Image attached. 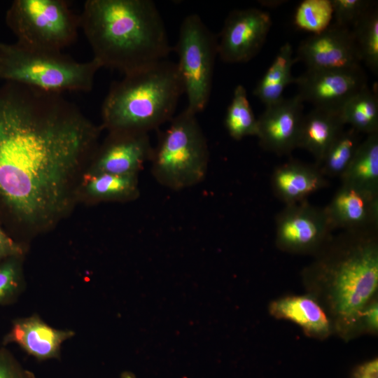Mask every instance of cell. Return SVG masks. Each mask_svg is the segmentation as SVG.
I'll return each mask as SVG.
<instances>
[{"instance_id":"1","label":"cell","mask_w":378,"mask_h":378,"mask_svg":"<svg viewBox=\"0 0 378 378\" xmlns=\"http://www.w3.org/2000/svg\"><path fill=\"white\" fill-rule=\"evenodd\" d=\"M103 129L61 94L0 85V226L15 241L64 212Z\"/></svg>"},{"instance_id":"2","label":"cell","mask_w":378,"mask_h":378,"mask_svg":"<svg viewBox=\"0 0 378 378\" xmlns=\"http://www.w3.org/2000/svg\"><path fill=\"white\" fill-rule=\"evenodd\" d=\"M79 18L102 67L127 75L165 59L172 51L153 1L88 0Z\"/></svg>"},{"instance_id":"3","label":"cell","mask_w":378,"mask_h":378,"mask_svg":"<svg viewBox=\"0 0 378 378\" xmlns=\"http://www.w3.org/2000/svg\"><path fill=\"white\" fill-rule=\"evenodd\" d=\"M184 93L176 63L167 59L111 83L102 106L103 128L148 133L169 122Z\"/></svg>"},{"instance_id":"4","label":"cell","mask_w":378,"mask_h":378,"mask_svg":"<svg viewBox=\"0 0 378 378\" xmlns=\"http://www.w3.org/2000/svg\"><path fill=\"white\" fill-rule=\"evenodd\" d=\"M316 266L331 281L336 312L354 322L378 285L377 230L343 231Z\"/></svg>"},{"instance_id":"5","label":"cell","mask_w":378,"mask_h":378,"mask_svg":"<svg viewBox=\"0 0 378 378\" xmlns=\"http://www.w3.org/2000/svg\"><path fill=\"white\" fill-rule=\"evenodd\" d=\"M100 64L79 62L59 52L36 51L0 42V80L41 91L90 92Z\"/></svg>"},{"instance_id":"6","label":"cell","mask_w":378,"mask_h":378,"mask_svg":"<svg viewBox=\"0 0 378 378\" xmlns=\"http://www.w3.org/2000/svg\"><path fill=\"white\" fill-rule=\"evenodd\" d=\"M195 113L188 108L169 121L158 134L150 159L156 181L179 191L202 183L207 173L209 151Z\"/></svg>"},{"instance_id":"7","label":"cell","mask_w":378,"mask_h":378,"mask_svg":"<svg viewBox=\"0 0 378 378\" xmlns=\"http://www.w3.org/2000/svg\"><path fill=\"white\" fill-rule=\"evenodd\" d=\"M6 22L17 44L43 52H62L76 41L80 28L79 15L64 0H15Z\"/></svg>"},{"instance_id":"8","label":"cell","mask_w":378,"mask_h":378,"mask_svg":"<svg viewBox=\"0 0 378 378\" xmlns=\"http://www.w3.org/2000/svg\"><path fill=\"white\" fill-rule=\"evenodd\" d=\"M218 38L196 13L182 21L177 41L172 48L188 100V108L197 114L203 111L209 101Z\"/></svg>"},{"instance_id":"9","label":"cell","mask_w":378,"mask_h":378,"mask_svg":"<svg viewBox=\"0 0 378 378\" xmlns=\"http://www.w3.org/2000/svg\"><path fill=\"white\" fill-rule=\"evenodd\" d=\"M272 26L270 13L255 8L232 10L218 38L217 52L226 63H245L262 49Z\"/></svg>"},{"instance_id":"10","label":"cell","mask_w":378,"mask_h":378,"mask_svg":"<svg viewBox=\"0 0 378 378\" xmlns=\"http://www.w3.org/2000/svg\"><path fill=\"white\" fill-rule=\"evenodd\" d=\"M277 245L291 251L315 249L331 239L333 230L324 207L307 200L286 205L275 217Z\"/></svg>"},{"instance_id":"11","label":"cell","mask_w":378,"mask_h":378,"mask_svg":"<svg viewBox=\"0 0 378 378\" xmlns=\"http://www.w3.org/2000/svg\"><path fill=\"white\" fill-rule=\"evenodd\" d=\"M298 94L314 108L340 111L346 101L367 86L362 68L354 70L307 69L295 78Z\"/></svg>"},{"instance_id":"12","label":"cell","mask_w":378,"mask_h":378,"mask_svg":"<svg viewBox=\"0 0 378 378\" xmlns=\"http://www.w3.org/2000/svg\"><path fill=\"white\" fill-rule=\"evenodd\" d=\"M296 59L302 62L307 69H361V61L351 29L336 24L303 40L298 46Z\"/></svg>"},{"instance_id":"13","label":"cell","mask_w":378,"mask_h":378,"mask_svg":"<svg viewBox=\"0 0 378 378\" xmlns=\"http://www.w3.org/2000/svg\"><path fill=\"white\" fill-rule=\"evenodd\" d=\"M153 150L148 133L111 131L98 146L91 171L118 175H139Z\"/></svg>"},{"instance_id":"14","label":"cell","mask_w":378,"mask_h":378,"mask_svg":"<svg viewBox=\"0 0 378 378\" xmlns=\"http://www.w3.org/2000/svg\"><path fill=\"white\" fill-rule=\"evenodd\" d=\"M304 102L298 94L283 97L265 106L257 119L256 136L260 147L278 155L290 154L298 148L304 117Z\"/></svg>"},{"instance_id":"15","label":"cell","mask_w":378,"mask_h":378,"mask_svg":"<svg viewBox=\"0 0 378 378\" xmlns=\"http://www.w3.org/2000/svg\"><path fill=\"white\" fill-rule=\"evenodd\" d=\"M324 209L333 230L378 229V193L341 183Z\"/></svg>"},{"instance_id":"16","label":"cell","mask_w":378,"mask_h":378,"mask_svg":"<svg viewBox=\"0 0 378 378\" xmlns=\"http://www.w3.org/2000/svg\"><path fill=\"white\" fill-rule=\"evenodd\" d=\"M74 335V331L55 328L38 315L33 314L14 319L2 344H15L28 355L42 361L59 359L62 344Z\"/></svg>"},{"instance_id":"17","label":"cell","mask_w":378,"mask_h":378,"mask_svg":"<svg viewBox=\"0 0 378 378\" xmlns=\"http://www.w3.org/2000/svg\"><path fill=\"white\" fill-rule=\"evenodd\" d=\"M274 196L286 205L307 200L328 186V181L315 164L290 160L277 166L271 176Z\"/></svg>"},{"instance_id":"18","label":"cell","mask_w":378,"mask_h":378,"mask_svg":"<svg viewBox=\"0 0 378 378\" xmlns=\"http://www.w3.org/2000/svg\"><path fill=\"white\" fill-rule=\"evenodd\" d=\"M340 111L314 108L304 115L298 148L309 152L318 167L326 150L344 128Z\"/></svg>"},{"instance_id":"19","label":"cell","mask_w":378,"mask_h":378,"mask_svg":"<svg viewBox=\"0 0 378 378\" xmlns=\"http://www.w3.org/2000/svg\"><path fill=\"white\" fill-rule=\"evenodd\" d=\"M297 62L292 46L285 43L281 46L273 62L254 88L253 94L265 106L281 100L286 87L293 83L292 66Z\"/></svg>"},{"instance_id":"20","label":"cell","mask_w":378,"mask_h":378,"mask_svg":"<svg viewBox=\"0 0 378 378\" xmlns=\"http://www.w3.org/2000/svg\"><path fill=\"white\" fill-rule=\"evenodd\" d=\"M270 311L276 317L290 320L310 333L324 335L329 330V322L324 312L309 297L280 299L272 304Z\"/></svg>"},{"instance_id":"21","label":"cell","mask_w":378,"mask_h":378,"mask_svg":"<svg viewBox=\"0 0 378 378\" xmlns=\"http://www.w3.org/2000/svg\"><path fill=\"white\" fill-rule=\"evenodd\" d=\"M340 179L341 183L378 193V132L361 141Z\"/></svg>"},{"instance_id":"22","label":"cell","mask_w":378,"mask_h":378,"mask_svg":"<svg viewBox=\"0 0 378 378\" xmlns=\"http://www.w3.org/2000/svg\"><path fill=\"white\" fill-rule=\"evenodd\" d=\"M86 177L87 192L95 200L122 202L139 196V175L92 172Z\"/></svg>"},{"instance_id":"23","label":"cell","mask_w":378,"mask_h":378,"mask_svg":"<svg viewBox=\"0 0 378 378\" xmlns=\"http://www.w3.org/2000/svg\"><path fill=\"white\" fill-rule=\"evenodd\" d=\"M340 115L345 125L360 134L378 132V99L377 92L365 86L343 105Z\"/></svg>"},{"instance_id":"24","label":"cell","mask_w":378,"mask_h":378,"mask_svg":"<svg viewBox=\"0 0 378 378\" xmlns=\"http://www.w3.org/2000/svg\"><path fill=\"white\" fill-rule=\"evenodd\" d=\"M360 134L352 127L343 129L326 150L318 167L326 177H341L360 143Z\"/></svg>"},{"instance_id":"25","label":"cell","mask_w":378,"mask_h":378,"mask_svg":"<svg viewBox=\"0 0 378 378\" xmlns=\"http://www.w3.org/2000/svg\"><path fill=\"white\" fill-rule=\"evenodd\" d=\"M224 124L229 135L234 140L239 141L248 136H256L257 118L251 107L246 90L242 85H238L234 88Z\"/></svg>"},{"instance_id":"26","label":"cell","mask_w":378,"mask_h":378,"mask_svg":"<svg viewBox=\"0 0 378 378\" xmlns=\"http://www.w3.org/2000/svg\"><path fill=\"white\" fill-rule=\"evenodd\" d=\"M361 62L378 71V10L375 4L351 29Z\"/></svg>"},{"instance_id":"27","label":"cell","mask_w":378,"mask_h":378,"mask_svg":"<svg viewBox=\"0 0 378 378\" xmlns=\"http://www.w3.org/2000/svg\"><path fill=\"white\" fill-rule=\"evenodd\" d=\"M332 18L331 0H304L296 8L293 22L299 29L314 35L328 29Z\"/></svg>"},{"instance_id":"28","label":"cell","mask_w":378,"mask_h":378,"mask_svg":"<svg viewBox=\"0 0 378 378\" xmlns=\"http://www.w3.org/2000/svg\"><path fill=\"white\" fill-rule=\"evenodd\" d=\"M22 256H12L0 261V305L15 302L24 290Z\"/></svg>"},{"instance_id":"29","label":"cell","mask_w":378,"mask_h":378,"mask_svg":"<svg viewBox=\"0 0 378 378\" xmlns=\"http://www.w3.org/2000/svg\"><path fill=\"white\" fill-rule=\"evenodd\" d=\"M331 3L335 24L348 29L374 4L368 0H331Z\"/></svg>"},{"instance_id":"30","label":"cell","mask_w":378,"mask_h":378,"mask_svg":"<svg viewBox=\"0 0 378 378\" xmlns=\"http://www.w3.org/2000/svg\"><path fill=\"white\" fill-rule=\"evenodd\" d=\"M0 378H36L6 347H0Z\"/></svg>"},{"instance_id":"31","label":"cell","mask_w":378,"mask_h":378,"mask_svg":"<svg viewBox=\"0 0 378 378\" xmlns=\"http://www.w3.org/2000/svg\"><path fill=\"white\" fill-rule=\"evenodd\" d=\"M23 244L15 241L0 226V261L12 256H23Z\"/></svg>"},{"instance_id":"32","label":"cell","mask_w":378,"mask_h":378,"mask_svg":"<svg viewBox=\"0 0 378 378\" xmlns=\"http://www.w3.org/2000/svg\"><path fill=\"white\" fill-rule=\"evenodd\" d=\"M354 378H378L377 359L360 365L354 372Z\"/></svg>"},{"instance_id":"33","label":"cell","mask_w":378,"mask_h":378,"mask_svg":"<svg viewBox=\"0 0 378 378\" xmlns=\"http://www.w3.org/2000/svg\"><path fill=\"white\" fill-rule=\"evenodd\" d=\"M377 303L372 304L365 312L368 324L374 329L377 328Z\"/></svg>"},{"instance_id":"34","label":"cell","mask_w":378,"mask_h":378,"mask_svg":"<svg viewBox=\"0 0 378 378\" xmlns=\"http://www.w3.org/2000/svg\"><path fill=\"white\" fill-rule=\"evenodd\" d=\"M120 378H135V377L132 373L129 372H124L121 374Z\"/></svg>"}]
</instances>
